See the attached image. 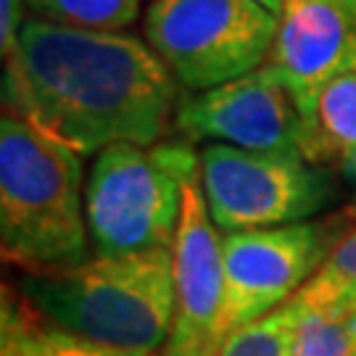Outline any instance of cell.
Returning a JSON list of instances; mask_svg holds the SVG:
<instances>
[{
    "label": "cell",
    "instance_id": "obj_1",
    "mask_svg": "<svg viewBox=\"0 0 356 356\" xmlns=\"http://www.w3.org/2000/svg\"><path fill=\"white\" fill-rule=\"evenodd\" d=\"M179 82L127 32L26 19L6 58L3 108L76 153L156 145L175 124Z\"/></svg>",
    "mask_w": 356,
    "mask_h": 356
},
{
    "label": "cell",
    "instance_id": "obj_2",
    "mask_svg": "<svg viewBox=\"0 0 356 356\" xmlns=\"http://www.w3.org/2000/svg\"><path fill=\"white\" fill-rule=\"evenodd\" d=\"M19 296L53 327L111 348L159 354L175 325L172 248L35 269L19 280Z\"/></svg>",
    "mask_w": 356,
    "mask_h": 356
},
{
    "label": "cell",
    "instance_id": "obj_3",
    "mask_svg": "<svg viewBox=\"0 0 356 356\" xmlns=\"http://www.w3.org/2000/svg\"><path fill=\"white\" fill-rule=\"evenodd\" d=\"M0 243L29 272L76 267L92 245L82 153L13 114L0 119Z\"/></svg>",
    "mask_w": 356,
    "mask_h": 356
},
{
    "label": "cell",
    "instance_id": "obj_4",
    "mask_svg": "<svg viewBox=\"0 0 356 356\" xmlns=\"http://www.w3.org/2000/svg\"><path fill=\"white\" fill-rule=\"evenodd\" d=\"M201 156L188 143H114L98 151L85 182V216L95 256L172 248L182 179Z\"/></svg>",
    "mask_w": 356,
    "mask_h": 356
},
{
    "label": "cell",
    "instance_id": "obj_5",
    "mask_svg": "<svg viewBox=\"0 0 356 356\" xmlns=\"http://www.w3.org/2000/svg\"><path fill=\"white\" fill-rule=\"evenodd\" d=\"M280 19L256 0H153L145 42L182 88L211 90L269 61Z\"/></svg>",
    "mask_w": 356,
    "mask_h": 356
},
{
    "label": "cell",
    "instance_id": "obj_6",
    "mask_svg": "<svg viewBox=\"0 0 356 356\" xmlns=\"http://www.w3.org/2000/svg\"><path fill=\"white\" fill-rule=\"evenodd\" d=\"M201 188L214 225L227 232L309 222L335 198L332 175L317 161L225 143L201 151Z\"/></svg>",
    "mask_w": 356,
    "mask_h": 356
},
{
    "label": "cell",
    "instance_id": "obj_7",
    "mask_svg": "<svg viewBox=\"0 0 356 356\" xmlns=\"http://www.w3.org/2000/svg\"><path fill=\"white\" fill-rule=\"evenodd\" d=\"M332 245L327 222L227 232L222 238L227 335L291 301L322 267Z\"/></svg>",
    "mask_w": 356,
    "mask_h": 356
},
{
    "label": "cell",
    "instance_id": "obj_8",
    "mask_svg": "<svg viewBox=\"0 0 356 356\" xmlns=\"http://www.w3.org/2000/svg\"><path fill=\"white\" fill-rule=\"evenodd\" d=\"M175 325L164 356H216L225 327V251L201 188V164L182 179V209L172 243Z\"/></svg>",
    "mask_w": 356,
    "mask_h": 356
},
{
    "label": "cell",
    "instance_id": "obj_9",
    "mask_svg": "<svg viewBox=\"0 0 356 356\" xmlns=\"http://www.w3.org/2000/svg\"><path fill=\"white\" fill-rule=\"evenodd\" d=\"M175 127L191 140L306 156V127L298 106L267 64L185 98Z\"/></svg>",
    "mask_w": 356,
    "mask_h": 356
},
{
    "label": "cell",
    "instance_id": "obj_10",
    "mask_svg": "<svg viewBox=\"0 0 356 356\" xmlns=\"http://www.w3.org/2000/svg\"><path fill=\"white\" fill-rule=\"evenodd\" d=\"M354 48L356 8L351 0H285L267 66L298 106L309 159L319 95Z\"/></svg>",
    "mask_w": 356,
    "mask_h": 356
},
{
    "label": "cell",
    "instance_id": "obj_11",
    "mask_svg": "<svg viewBox=\"0 0 356 356\" xmlns=\"http://www.w3.org/2000/svg\"><path fill=\"white\" fill-rule=\"evenodd\" d=\"M0 356H164L124 351L95 343L72 332L53 327L38 317L19 293L3 288L0 309Z\"/></svg>",
    "mask_w": 356,
    "mask_h": 356
},
{
    "label": "cell",
    "instance_id": "obj_12",
    "mask_svg": "<svg viewBox=\"0 0 356 356\" xmlns=\"http://www.w3.org/2000/svg\"><path fill=\"white\" fill-rule=\"evenodd\" d=\"M312 161H327L356 188V48L317 103Z\"/></svg>",
    "mask_w": 356,
    "mask_h": 356
},
{
    "label": "cell",
    "instance_id": "obj_13",
    "mask_svg": "<svg viewBox=\"0 0 356 356\" xmlns=\"http://www.w3.org/2000/svg\"><path fill=\"white\" fill-rule=\"evenodd\" d=\"M293 301L332 319L356 317V229L338 238L322 267L312 275Z\"/></svg>",
    "mask_w": 356,
    "mask_h": 356
},
{
    "label": "cell",
    "instance_id": "obj_14",
    "mask_svg": "<svg viewBox=\"0 0 356 356\" xmlns=\"http://www.w3.org/2000/svg\"><path fill=\"white\" fill-rule=\"evenodd\" d=\"M32 16L79 29L124 32L140 16V0H26Z\"/></svg>",
    "mask_w": 356,
    "mask_h": 356
},
{
    "label": "cell",
    "instance_id": "obj_15",
    "mask_svg": "<svg viewBox=\"0 0 356 356\" xmlns=\"http://www.w3.org/2000/svg\"><path fill=\"white\" fill-rule=\"evenodd\" d=\"M298 335V306L285 301L267 317L248 322L225 338L216 356H293Z\"/></svg>",
    "mask_w": 356,
    "mask_h": 356
},
{
    "label": "cell",
    "instance_id": "obj_16",
    "mask_svg": "<svg viewBox=\"0 0 356 356\" xmlns=\"http://www.w3.org/2000/svg\"><path fill=\"white\" fill-rule=\"evenodd\" d=\"M351 319H332L298 306V335L293 356H351L354 354Z\"/></svg>",
    "mask_w": 356,
    "mask_h": 356
},
{
    "label": "cell",
    "instance_id": "obj_17",
    "mask_svg": "<svg viewBox=\"0 0 356 356\" xmlns=\"http://www.w3.org/2000/svg\"><path fill=\"white\" fill-rule=\"evenodd\" d=\"M26 0H0V53L8 58L24 26Z\"/></svg>",
    "mask_w": 356,
    "mask_h": 356
},
{
    "label": "cell",
    "instance_id": "obj_18",
    "mask_svg": "<svg viewBox=\"0 0 356 356\" xmlns=\"http://www.w3.org/2000/svg\"><path fill=\"white\" fill-rule=\"evenodd\" d=\"M256 3H261V6H264L272 16H277V19L282 16V8H285V0H256Z\"/></svg>",
    "mask_w": 356,
    "mask_h": 356
},
{
    "label": "cell",
    "instance_id": "obj_19",
    "mask_svg": "<svg viewBox=\"0 0 356 356\" xmlns=\"http://www.w3.org/2000/svg\"><path fill=\"white\" fill-rule=\"evenodd\" d=\"M351 327H354V354H351V356H356V317L351 319Z\"/></svg>",
    "mask_w": 356,
    "mask_h": 356
},
{
    "label": "cell",
    "instance_id": "obj_20",
    "mask_svg": "<svg viewBox=\"0 0 356 356\" xmlns=\"http://www.w3.org/2000/svg\"><path fill=\"white\" fill-rule=\"evenodd\" d=\"M351 3H354V8H356V0H351Z\"/></svg>",
    "mask_w": 356,
    "mask_h": 356
}]
</instances>
